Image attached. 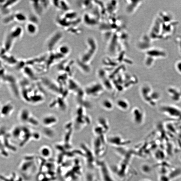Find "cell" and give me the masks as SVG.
Instances as JSON below:
<instances>
[{"label":"cell","instance_id":"cell-17","mask_svg":"<svg viewBox=\"0 0 181 181\" xmlns=\"http://www.w3.org/2000/svg\"><path fill=\"white\" fill-rule=\"evenodd\" d=\"M14 15L15 22L23 23L28 20V16L22 11H16L14 13Z\"/></svg>","mask_w":181,"mask_h":181},{"label":"cell","instance_id":"cell-9","mask_svg":"<svg viewBox=\"0 0 181 181\" xmlns=\"http://www.w3.org/2000/svg\"><path fill=\"white\" fill-rule=\"evenodd\" d=\"M0 59L10 66H15L19 60L15 56L8 54V53L0 57Z\"/></svg>","mask_w":181,"mask_h":181},{"label":"cell","instance_id":"cell-22","mask_svg":"<svg viewBox=\"0 0 181 181\" xmlns=\"http://www.w3.org/2000/svg\"><path fill=\"white\" fill-rule=\"evenodd\" d=\"M2 67H3L2 61L1 59H0V68H2Z\"/></svg>","mask_w":181,"mask_h":181},{"label":"cell","instance_id":"cell-23","mask_svg":"<svg viewBox=\"0 0 181 181\" xmlns=\"http://www.w3.org/2000/svg\"><path fill=\"white\" fill-rule=\"evenodd\" d=\"M1 106L0 105V117H1Z\"/></svg>","mask_w":181,"mask_h":181},{"label":"cell","instance_id":"cell-13","mask_svg":"<svg viewBox=\"0 0 181 181\" xmlns=\"http://www.w3.org/2000/svg\"><path fill=\"white\" fill-rule=\"evenodd\" d=\"M53 4L57 9L66 12L70 10L69 4L65 1H52Z\"/></svg>","mask_w":181,"mask_h":181},{"label":"cell","instance_id":"cell-8","mask_svg":"<svg viewBox=\"0 0 181 181\" xmlns=\"http://www.w3.org/2000/svg\"><path fill=\"white\" fill-rule=\"evenodd\" d=\"M31 5L34 13L39 16L45 11L41 1H30Z\"/></svg>","mask_w":181,"mask_h":181},{"label":"cell","instance_id":"cell-3","mask_svg":"<svg viewBox=\"0 0 181 181\" xmlns=\"http://www.w3.org/2000/svg\"><path fill=\"white\" fill-rule=\"evenodd\" d=\"M63 34L61 31H57L53 33L47 41L46 47L48 50L49 52H52L53 49L63 38Z\"/></svg>","mask_w":181,"mask_h":181},{"label":"cell","instance_id":"cell-14","mask_svg":"<svg viewBox=\"0 0 181 181\" xmlns=\"http://www.w3.org/2000/svg\"><path fill=\"white\" fill-rule=\"evenodd\" d=\"M57 119L54 115H49L44 117L43 119V124L45 126H51L55 125L57 122Z\"/></svg>","mask_w":181,"mask_h":181},{"label":"cell","instance_id":"cell-6","mask_svg":"<svg viewBox=\"0 0 181 181\" xmlns=\"http://www.w3.org/2000/svg\"><path fill=\"white\" fill-rule=\"evenodd\" d=\"M14 106L11 102H8L1 106V115L2 117H9L13 113Z\"/></svg>","mask_w":181,"mask_h":181},{"label":"cell","instance_id":"cell-12","mask_svg":"<svg viewBox=\"0 0 181 181\" xmlns=\"http://www.w3.org/2000/svg\"><path fill=\"white\" fill-rule=\"evenodd\" d=\"M15 42V41L11 38L8 33L4 39L2 47L9 52L13 48Z\"/></svg>","mask_w":181,"mask_h":181},{"label":"cell","instance_id":"cell-21","mask_svg":"<svg viewBox=\"0 0 181 181\" xmlns=\"http://www.w3.org/2000/svg\"><path fill=\"white\" fill-rule=\"evenodd\" d=\"M6 71L5 68L3 67L0 68V80L2 81L3 77L6 75Z\"/></svg>","mask_w":181,"mask_h":181},{"label":"cell","instance_id":"cell-7","mask_svg":"<svg viewBox=\"0 0 181 181\" xmlns=\"http://www.w3.org/2000/svg\"><path fill=\"white\" fill-rule=\"evenodd\" d=\"M23 33V29L21 26H15L8 33L11 38L14 40L19 39L21 38Z\"/></svg>","mask_w":181,"mask_h":181},{"label":"cell","instance_id":"cell-10","mask_svg":"<svg viewBox=\"0 0 181 181\" xmlns=\"http://www.w3.org/2000/svg\"><path fill=\"white\" fill-rule=\"evenodd\" d=\"M32 117V115L29 110L23 108L20 110L19 117L20 121L23 123H28Z\"/></svg>","mask_w":181,"mask_h":181},{"label":"cell","instance_id":"cell-20","mask_svg":"<svg viewBox=\"0 0 181 181\" xmlns=\"http://www.w3.org/2000/svg\"><path fill=\"white\" fill-rule=\"evenodd\" d=\"M28 21L32 23L38 24L39 22L38 18L39 16L35 14L31 15L29 16H28Z\"/></svg>","mask_w":181,"mask_h":181},{"label":"cell","instance_id":"cell-4","mask_svg":"<svg viewBox=\"0 0 181 181\" xmlns=\"http://www.w3.org/2000/svg\"><path fill=\"white\" fill-rule=\"evenodd\" d=\"M19 2L16 0H0V13L3 16L11 14V8Z\"/></svg>","mask_w":181,"mask_h":181},{"label":"cell","instance_id":"cell-16","mask_svg":"<svg viewBox=\"0 0 181 181\" xmlns=\"http://www.w3.org/2000/svg\"><path fill=\"white\" fill-rule=\"evenodd\" d=\"M71 51L70 47L67 44H62L57 49V53L63 57L68 56Z\"/></svg>","mask_w":181,"mask_h":181},{"label":"cell","instance_id":"cell-11","mask_svg":"<svg viewBox=\"0 0 181 181\" xmlns=\"http://www.w3.org/2000/svg\"><path fill=\"white\" fill-rule=\"evenodd\" d=\"M116 105L119 109L122 111L128 110L130 107L129 101L124 98L119 99L116 101Z\"/></svg>","mask_w":181,"mask_h":181},{"label":"cell","instance_id":"cell-15","mask_svg":"<svg viewBox=\"0 0 181 181\" xmlns=\"http://www.w3.org/2000/svg\"><path fill=\"white\" fill-rule=\"evenodd\" d=\"M25 29L28 34L31 35H34L38 31V24L28 22L25 26Z\"/></svg>","mask_w":181,"mask_h":181},{"label":"cell","instance_id":"cell-2","mask_svg":"<svg viewBox=\"0 0 181 181\" xmlns=\"http://www.w3.org/2000/svg\"><path fill=\"white\" fill-rule=\"evenodd\" d=\"M105 89L101 83L95 82L86 86L84 92L85 94L90 97L97 98L104 93Z\"/></svg>","mask_w":181,"mask_h":181},{"label":"cell","instance_id":"cell-5","mask_svg":"<svg viewBox=\"0 0 181 181\" xmlns=\"http://www.w3.org/2000/svg\"><path fill=\"white\" fill-rule=\"evenodd\" d=\"M131 117L135 124L141 125L144 119V113L143 109L139 106H135L131 111Z\"/></svg>","mask_w":181,"mask_h":181},{"label":"cell","instance_id":"cell-18","mask_svg":"<svg viewBox=\"0 0 181 181\" xmlns=\"http://www.w3.org/2000/svg\"><path fill=\"white\" fill-rule=\"evenodd\" d=\"M102 108L107 111L112 110L114 107V104L113 101L109 99H105L103 100L101 103Z\"/></svg>","mask_w":181,"mask_h":181},{"label":"cell","instance_id":"cell-24","mask_svg":"<svg viewBox=\"0 0 181 181\" xmlns=\"http://www.w3.org/2000/svg\"><path fill=\"white\" fill-rule=\"evenodd\" d=\"M2 82V81H1V80H0V83H1V82Z\"/></svg>","mask_w":181,"mask_h":181},{"label":"cell","instance_id":"cell-19","mask_svg":"<svg viewBox=\"0 0 181 181\" xmlns=\"http://www.w3.org/2000/svg\"><path fill=\"white\" fill-rule=\"evenodd\" d=\"M14 22H15L14 13L8 15L3 16L2 20V24L5 25L9 24Z\"/></svg>","mask_w":181,"mask_h":181},{"label":"cell","instance_id":"cell-1","mask_svg":"<svg viewBox=\"0 0 181 181\" xmlns=\"http://www.w3.org/2000/svg\"><path fill=\"white\" fill-rule=\"evenodd\" d=\"M2 81L7 84L11 92L16 98L20 96L19 83L14 76L11 74L6 73Z\"/></svg>","mask_w":181,"mask_h":181}]
</instances>
